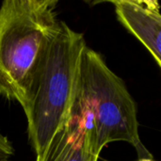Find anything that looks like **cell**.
<instances>
[{
	"mask_svg": "<svg viewBox=\"0 0 161 161\" xmlns=\"http://www.w3.org/2000/svg\"><path fill=\"white\" fill-rule=\"evenodd\" d=\"M69 117L82 122L89 151L98 158L115 142L131 144L139 158H153L141 140L137 105L125 83L87 45L80 56Z\"/></svg>",
	"mask_w": 161,
	"mask_h": 161,
	"instance_id": "obj_1",
	"label": "cell"
},
{
	"mask_svg": "<svg viewBox=\"0 0 161 161\" xmlns=\"http://www.w3.org/2000/svg\"><path fill=\"white\" fill-rule=\"evenodd\" d=\"M97 160H98V158H96V157H94V156L91 155V157H90V160L89 161H97Z\"/></svg>",
	"mask_w": 161,
	"mask_h": 161,
	"instance_id": "obj_8",
	"label": "cell"
},
{
	"mask_svg": "<svg viewBox=\"0 0 161 161\" xmlns=\"http://www.w3.org/2000/svg\"><path fill=\"white\" fill-rule=\"evenodd\" d=\"M86 45L82 33L59 20L25 86L20 105L36 158L44 153L68 121L79 59Z\"/></svg>",
	"mask_w": 161,
	"mask_h": 161,
	"instance_id": "obj_2",
	"label": "cell"
},
{
	"mask_svg": "<svg viewBox=\"0 0 161 161\" xmlns=\"http://www.w3.org/2000/svg\"><path fill=\"white\" fill-rule=\"evenodd\" d=\"M57 0H5L0 6V98L22 102L25 86L59 20Z\"/></svg>",
	"mask_w": 161,
	"mask_h": 161,
	"instance_id": "obj_3",
	"label": "cell"
},
{
	"mask_svg": "<svg viewBox=\"0 0 161 161\" xmlns=\"http://www.w3.org/2000/svg\"><path fill=\"white\" fill-rule=\"evenodd\" d=\"M137 161H156L154 158H139Z\"/></svg>",
	"mask_w": 161,
	"mask_h": 161,
	"instance_id": "obj_7",
	"label": "cell"
},
{
	"mask_svg": "<svg viewBox=\"0 0 161 161\" xmlns=\"http://www.w3.org/2000/svg\"><path fill=\"white\" fill-rule=\"evenodd\" d=\"M14 154V148L9 140L0 131V161L9 160Z\"/></svg>",
	"mask_w": 161,
	"mask_h": 161,
	"instance_id": "obj_6",
	"label": "cell"
},
{
	"mask_svg": "<svg viewBox=\"0 0 161 161\" xmlns=\"http://www.w3.org/2000/svg\"><path fill=\"white\" fill-rule=\"evenodd\" d=\"M115 13L121 25L151 54L161 67V14L158 0H114Z\"/></svg>",
	"mask_w": 161,
	"mask_h": 161,
	"instance_id": "obj_4",
	"label": "cell"
},
{
	"mask_svg": "<svg viewBox=\"0 0 161 161\" xmlns=\"http://www.w3.org/2000/svg\"><path fill=\"white\" fill-rule=\"evenodd\" d=\"M91 155L82 122L69 117L36 161H89Z\"/></svg>",
	"mask_w": 161,
	"mask_h": 161,
	"instance_id": "obj_5",
	"label": "cell"
},
{
	"mask_svg": "<svg viewBox=\"0 0 161 161\" xmlns=\"http://www.w3.org/2000/svg\"><path fill=\"white\" fill-rule=\"evenodd\" d=\"M7 161H10V160H7Z\"/></svg>",
	"mask_w": 161,
	"mask_h": 161,
	"instance_id": "obj_9",
	"label": "cell"
}]
</instances>
